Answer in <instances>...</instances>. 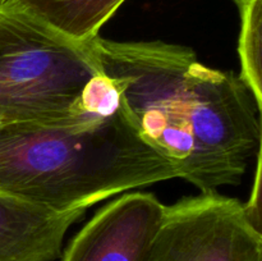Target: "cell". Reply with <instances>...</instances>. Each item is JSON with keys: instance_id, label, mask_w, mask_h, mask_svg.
<instances>
[{"instance_id": "1", "label": "cell", "mask_w": 262, "mask_h": 261, "mask_svg": "<svg viewBox=\"0 0 262 261\" xmlns=\"http://www.w3.org/2000/svg\"><path fill=\"white\" fill-rule=\"evenodd\" d=\"M92 44L130 123L181 178L202 193L239 183L260 142V113L241 76L163 41Z\"/></svg>"}, {"instance_id": "2", "label": "cell", "mask_w": 262, "mask_h": 261, "mask_svg": "<svg viewBox=\"0 0 262 261\" xmlns=\"http://www.w3.org/2000/svg\"><path fill=\"white\" fill-rule=\"evenodd\" d=\"M181 178L119 106L61 125L0 127V191L69 212L120 192Z\"/></svg>"}, {"instance_id": "3", "label": "cell", "mask_w": 262, "mask_h": 261, "mask_svg": "<svg viewBox=\"0 0 262 261\" xmlns=\"http://www.w3.org/2000/svg\"><path fill=\"white\" fill-rule=\"evenodd\" d=\"M119 106L91 41L0 4V120L61 125Z\"/></svg>"}, {"instance_id": "4", "label": "cell", "mask_w": 262, "mask_h": 261, "mask_svg": "<svg viewBox=\"0 0 262 261\" xmlns=\"http://www.w3.org/2000/svg\"><path fill=\"white\" fill-rule=\"evenodd\" d=\"M147 261H262V238L239 200L207 192L165 207Z\"/></svg>"}, {"instance_id": "5", "label": "cell", "mask_w": 262, "mask_h": 261, "mask_svg": "<svg viewBox=\"0 0 262 261\" xmlns=\"http://www.w3.org/2000/svg\"><path fill=\"white\" fill-rule=\"evenodd\" d=\"M165 205L152 193H125L74 235L60 261H147Z\"/></svg>"}, {"instance_id": "6", "label": "cell", "mask_w": 262, "mask_h": 261, "mask_svg": "<svg viewBox=\"0 0 262 261\" xmlns=\"http://www.w3.org/2000/svg\"><path fill=\"white\" fill-rule=\"evenodd\" d=\"M84 210L56 212L0 191V261H55Z\"/></svg>"}, {"instance_id": "7", "label": "cell", "mask_w": 262, "mask_h": 261, "mask_svg": "<svg viewBox=\"0 0 262 261\" xmlns=\"http://www.w3.org/2000/svg\"><path fill=\"white\" fill-rule=\"evenodd\" d=\"M125 0H7L17 9L78 42L99 36L100 28Z\"/></svg>"}, {"instance_id": "8", "label": "cell", "mask_w": 262, "mask_h": 261, "mask_svg": "<svg viewBox=\"0 0 262 261\" xmlns=\"http://www.w3.org/2000/svg\"><path fill=\"white\" fill-rule=\"evenodd\" d=\"M241 17L238 54L243 79L262 114V0H233Z\"/></svg>"}, {"instance_id": "9", "label": "cell", "mask_w": 262, "mask_h": 261, "mask_svg": "<svg viewBox=\"0 0 262 261\" xmlns=\"http://www.w3.org/2000/svg\"><path fill=\"white\" fill-rule=\"evenodd\" d=\"M243 207L248 224L262 238V114H260V142L257 148L255 182L250 200L243 204Z\"/></svg>"}, {"instance_id": "10", "label": "cell", "mask_w": 262, "mask_h": 261, "mask_svg": "<svg viewBox=\"0 0 262 261\" xmlns=\"http://www.w3.org/2000/svg\"><path fill=\"white\" fill-rule=\"evenodd\" d=\"M4 2H7V0H0V4H2V3H4Z\"/></svg>"}]
</instances>
